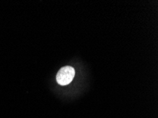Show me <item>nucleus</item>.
<instances>
[{
	"label": "nucleus",
	"mask_w": 158,
	"mask_h": 118,
	"mask_svg": "<svg viewBox=\"0 0 158 118\" xmlns=\"http://www.w3.org/2000/svg\"><path fill=\"white\" fill-rule=\"evenodd\" d=\"M75 75V70L71 66L62 67L57 72L56 81L59 85L66 86L73 81Z\"/></svg>",
	"instance_id": "obj_1"
}]
</instances>
